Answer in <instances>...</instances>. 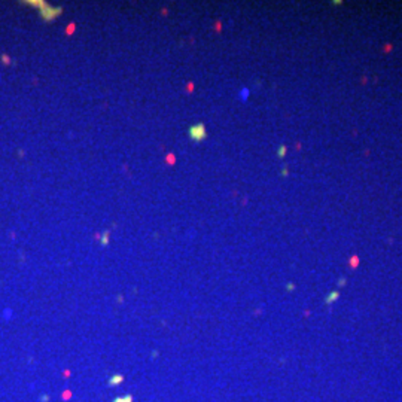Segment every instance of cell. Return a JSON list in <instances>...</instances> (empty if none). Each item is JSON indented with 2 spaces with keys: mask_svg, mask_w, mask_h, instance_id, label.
<instances>
[{
  "mask_svg": "<svg viewBox=\"0 0 402 402\" xmlns=\"http://www.w3.org/2000/svg\"><path fill=\"white\" fill-rule=\"evenodd\" d=\"M191 135L194 140H203L206 137V130L203 125H195L191 128Z\"/></svg>",
  "mask_w": 402,
  "mask_h": 402,
  "instance_id": "cell-1",
  "label": "cell"
},
{
  "mask_svg": "<svg viewBox=\"0 0 402 402\" xmlns=\"http://www.w3.org/2000/svg\"><path fill=\"white\" fill-rule=\"evenodd\" d=\"M247 97H249V91H247V88H243V91H241V98L246 100Z\"/></svg>",
  "mask_w": 402,
  "mask_h": 402,
  "instance_id": "cell-2",
  "label": "cell"
},
{
  "mask_svg": "<svg viewBox=\"0 0 402 402\" xmlns=\"http://www.w3.org/2000/svg\"><path fill=\"white\" fill-rule=\"evenodd\" d=\"M284 153H286V147H284V146H281V147H280V150H278V155H284Z\"/></svg>",
  "mask_w": 402,
  "mask_h": 402,
  "instance_id": "cell-3",
  "label": "cell"
}]
</instances>
